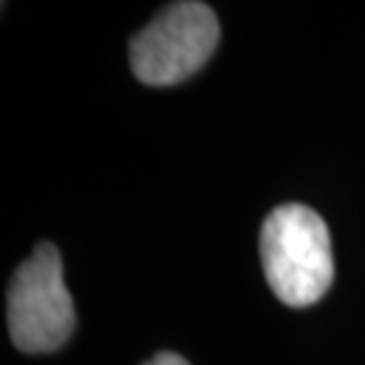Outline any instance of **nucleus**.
Returning a JSON list of instances; mask_svg holds the SVG:
<instances>
[{
	"mask_svg": "<svg viewBox=\"0 0 365 365\" xmlns=\"http://www.w3.org/2000/svg\"><path fill=\"white\" fill-rule=\"evenodd\" d=\"M220 43V19L206 3H170L130 41V66L138 81L170 87L195 76Z\"/></svg>",
	"mask_w": 365,
	"mask_h": 365,
	"instance_id": "2",
	"label": "nucleus"
},
{
	"mask_svg": "<svg viewBox=\"0 0 365 365\" xmlns=\"http://www.w3.org/2000/svg\"><path fill=\"white\" fill-rule=\"evenodd\" d=\"M76 309L63 282V260L52 244H38L9 284V333L25 354L54 352L73 336Z\"/></svg>",
	"mask_w": 365,
	"mask_h": 365,
	"instance_id": "3",
	"label": "nucleus"
},
{
	"mask_svg": "<svg viewBox=\"0 0 365 365\" xmlns=\"http://www.w3.org/2000/svg\"><path fill=\"white\" fill-rule=\"evenodd\" d=\"M260 257L271 292L292 309L317 303L336 276L325 220L303 203H284L265 217Z\"/></svg>",
	"mask_w": 365,
	"mask_h": 365,
	"instance_id": "1",
	"label": "nucleus"
},
{
	"mask_svg": "<svg viewBox=\"0 0 365 365\" xmlns=\"http://www.w3.org/2000/svg\"><path fill=\"white\" fill-rule=\"evenodd\" d=\"M144 365H190V363H187L184 357H179V354H173V352H160Z\"/></svg>",
	"mask_w": 365,
	"mask_h": 365,
	"instance_id": "4",
	"label": "nucleus"
}]
</instances>
